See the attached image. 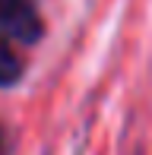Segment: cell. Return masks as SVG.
<instances>
[{"label": "cell", "mask_w": 152, "mask_h": 155, "mask_svg": "<svg viewBox=\"0 0 152 155\" xmlns=\"http://www.w3.org/2000/svg\"><path fill=\"white\" fill-rule=\"evenodd\" d=\"M0 32L22 45L41 38V16L35 0H0Z\"/></svg>", "instance_id": "1"}, {"label": "cell", "mask_w": 152, "mask_h": 155, "mask_svg": "<svg viewBox=\"0 0 152 155\" xmlns=\"http://www.w3.org/2000/svg\"><path fill=\"white\" fill-rule=\"evenodd\" d=\"M19 76H22V60L10 48V41L0 38V86H13Z\"/></svg>", "instance_id": "2"}, {"label": "cell", "mask_w": 152, "mask_h": 155, "mask_svg": "<svg viewBox=\"0 0 152 155\" xmlns=\"http://www.w3.org/2000/svg\"><path fill=\"white\" fill-rule=\"evenodd\" d=\"M6 152V139H3V130H0V155Z\"/></svg>", "instance_id": "3"}]
</instances>
